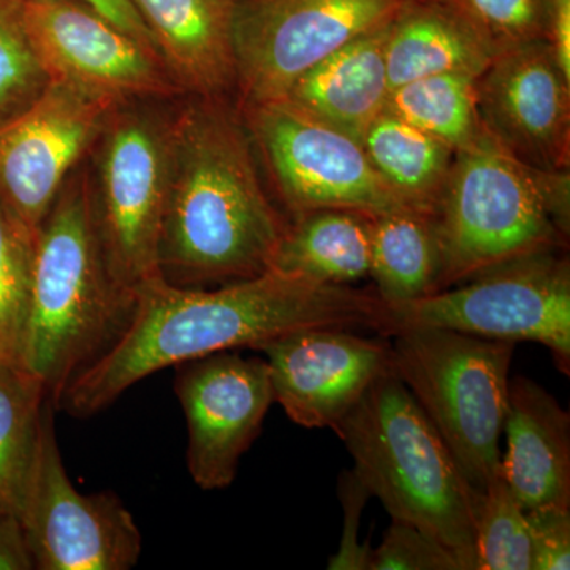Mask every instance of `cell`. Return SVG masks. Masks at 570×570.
Instances as JSON below:
<instances>
[{
	"mask_svg": "<svg viewBox=\"0 0 570 570\" xmlns=\"http://www.w3.org/2000/svg\"><path fill=\"white\" fill-rule=\"evenodd\" d=\"M376 292L314 283L268 269L217 288L181 287L154 276L137 288L129 324L62 393L58 409L91 417L164 367L234 348H254L306 328H370L381 335Z\"/></svg>",
	"mask_w": 570,
	"mask_h": 570,
	"instance_id": "cell-1",
	"label": "cell"
},
{
	"mask_svg": "<svg viewBox=\"0 0 570 570\" xmlns=\"http://www.w3.org/2000/svg\"><path fill=\"white\" fill-rule=\"evenodd\" d=\"M236 97L184 96L171 129L159 269L181 287L264 275L287 224L269 202Z\"/></svg>",
	"mask_w": 570,
	"mask_h": 570,
	"instance_id": "cell-2",
	"label": "cell"
},
{
	"mask_svg": "<svg viewBox=\"0 0 570 570\" xmlns=\"http://www.w3.org/2000/svg\"><path fill=\"white\" fill-rule=\"evenodd\" d=\"M132 309V296L124 294L105 265L81 163L33 239L31 303L20 358L55 407L70 382L121 336Z\"/></svg>",
	"mask_w": 570,
	"mask_h": 570,
	"instance_id": "cell-3",
	"label": "cell"
},
{
	"mask_svg": "<svg viewBox=\"0 0 570 570\" xmlns=\"http://www.w3.org/2000/svg\"><path fill=\"white\" fill-rule=\"evenodd\" d=\"M335 433L356 478L404 521L441 543L461 570H475V519L482 493L453 459L395 371L379 379Z\"/></svg>",
	"mask_w": 570,
	"mask_h": 570,
	"instance_id": "cell-4",
	"label": "cell"
},
{
	"mask_svg": "<svg viewBox=\"0 0 570 570\" xmlns=\"http://www.w3.org/2000/svg\"><path fill=\"white\" fill-rule=\"evenodd\" d=\"M433 219L444 291L502 262L564 246L569 170L521 163L485 132L455 151Z\"/></svg>",
	"mask_w": 570,
	"mask_h": 570,
	"instance_id": "cell-5",
	"label": "cell"
},
{
	"mask_svg": "<svg viewBox=\"0 0 570 570\" xmlns=\"http://www.w3.org/2000/svg\"><path fill=\"white\" fill-rule=\"evenodd\" d=\"M178 100L116 105L82 160L105 265L132 298L141 284L160 275L159 242Z\"/></svg>",
	"mask_w": 570,
	"mask_h": 570,
	"instance_id": "cell-6",
	"label": "cell"
},
{
	"mask_svg": "<svg viewBox=\"0 0 570 570\" xmlns=\"http://www.w3.org/2000/svg\"><path fill=\"white\" fill-rule=\"evenodd\" d=\"M393 371L468 482L482 493L499 472L515 343L415 326L390 335Z\"/></svg>",
	"mask_w": 570,
	"mask_h": 570,
	"instance_id": "cell-7",
	"label": "cell"
},
{
	"mask_svg": "<svg viewBox=\"0 0 570 570\" xmlns=\"http://www.w3.org/2000/svg\"><path fill=\"white\" fill-rule=\"evenodd\" d=\"M468 284L384 303L381 336L415 326L455 330L508 343L542 344L570 374V264L558 249L521 255L483 269Z\"/></svg>",
	"mask_w": 570,
	"mask_h": 570,
	"instance_id": "cell-8",
	"label": "cell"
},
{
	"mask_svg": "<svg viewBox=\"0 0 570 570\" xmlns=\"http://www.w3.org/2000/svg\"><path fill=\"white\" fill-rule=\"evenodd\" d=\"M403 0H236V100H281L348 41L389 24Z\"/></svg>",
	"mask_w": 570,
	"mask_h": 570,
	"instance_id": "cell-9",
	"label": "cell"
},
{
	"mask_svg": "<svg viewBox=\"0 0 570 570\" xmlns=\"http://www.w3.org/2000/svg\"><path fill=\"white\" fill-rule=\"evenodd\" d=\"M242 111L255 151L295 216L348 209L376 217L407 209L374 170L362 141L351 135L284 100L245 105Z\"/></svg>",
	"mask_w": 570,
	"mask_h": 570,
	"instance_id": "cell-10",
	"label": "cell"
},
{
	"mask_svg": "<svg viewBox=\"0 0 570 570\" xmlns=\"http://www.w3.org/2000/svg\"><path fill=\"white\" fill-rule=\"evenodd\" d=\"M21 521L36 569L129 570L141 557V532L121 499L111 491L82 494L70 482L50 400Z\"/></svg>",
	"mask_w": 570,
	"mask_h": 570,
	"instance_id": "cell-11",
	"label": "cell"
},
{
	"mask_svg": "<svg viewBox=\"0 0 570 570\" xmlns=\"http://www.w3.org/2000/svg\"><path fill=\"white\" fill-rule=\"evenodd\" d=\"M26 18L50 80L111 105L187 96L156 48L85 0H28Z\"/></svg>",
	"mask_w": 570,
	"mask_h": 570,
	"instance_id": "cell-12",
	"label": "cell"
},
{
	"mask_svg": "<svg viewBox=\"0 0 570 570\" xmlns=\"http://www.w3.org/2000/svg\"><path fill=\"white\" fill-rule=\"evenodd\" d=\"M115 107L50 80L24 110L0 121V206L33 238Z\"/></svg>",
	"mask_w": 570,
	"mask_h": 570,
	"instance_id": "cell-13",
	"label": "cell"
},
{
	"mask_svg": "<svg viewBox=\"0 0 570 570\" xmlns=\"http://www.w3.org/2000/svg\"><path fill=\"white\" fill-rule=\"evenodd\" d=\"M175 367V392L189 430L190 478L202 490L227 489L275 403L268 365L228 351Z\"/></svg>",
	"mask_w": 570,
	"mask_h": 570,
	"instance_id": "cell-14",
	"label": "cell"
},
{
	"mask_svg": "<svg viewBox=\"0 0 570 570\" xmlns=\"http://www.w3.org/2000/svg\"><path fill=\"white\" fill-rule=\"evenodd\" d=\"M485 132L521 163L570 167V80L546 39L499 52L475 80Z\"/></svg>",
	"mask_w": 570,
	"mask_h": 570,
	"instance_id": "cell-15",
	"label": "cell"
},
{
	"mask_svg": "<svg viewBox=\"0 0 570 570\" xmlns=\"http://www.w3.org/2000/svg\"><path fill=\"white\" fill-rule=\"evenodd\" d=\"M275 403L307 430H335L379 379L393 371L392 347L347 328H306L257 348Z\"/></svg>",
	"mask_w": 570,
	"mask_h": 570,
	"instance_id": "cell-16",
	"label": "cell"
},
{
	"mask_svg": "<svg viewBox=\"0 0 570 570\" xmlns=\"http://www.w3.org/2000/svg\"><path fill=\"white\" fill-rule=\"evenodd\" d=\"M499 472L524 510L570 509V417L527 377L510 379Z\"/></svg>",
	"mask_w": 570,
	"mask_h": 570,
	"instance_id": "cell-17",
	"label": "cell"
},
{
	"mask_svg": "<svg viewBox=\"0 0 570 570\" xmlns=\"http://www.w3.org/2000/svg\"><path fill=\"white\" fill-rule=\"evenodd\" d=\"M187 96L236 97V0H129Z\"/></svg>",
	"mask_w": 570,
	"mask_h": 570,
	"instance_id": "cell-18",
	"label": "cell"
},
{
	"mask_svg": "<svg viewBox=\"0 0 570 570\" xmlns=\"http://www.w3.org/2000/svg\"><path fill=\"white\" fill-rule=\"evenodd\" d=\"M389 24L348 41L298 78L281 100L362 141L392 92L385 66Z\"/></svg>",
	"mask_w": 570,
	"mask_h": 570,
	"instance_id": "cell-19",
	"label": "cell"
},
{
	"mask_svg": "<svg viewBox=\"0 0 570 570\" xmlns=\"http://www.w3.org/2000/svg\"><path fill=\"white\" fill-rule=\"evenodd\" d=\"M493 58L482 37L438 0H403L390 21L385 66L392 89L433 75L479 78Z\"/></svg>",
	"mask_w": 570,
	"mask_h": 570,
	"instance_id": "cell-20",
	"label": "cell"
},
{
	"mask_svg": "<svg viewBox=\"0 0 570 570\" xmlns=\"http://www.w3.org/2000/svg\"><path fill=\"white\" fill-rule=\"evenodd\" d=\"M373 217L314 209L285 227L272 268L314 283L348 285L370 276Z\"/></svg>",
	"mask_w": 570,
	"mask_h": 570,
	"instance_id": "cell-21",
	"label": "cell"
},
{
	"mask_svg": "<svg viewBox=\"0 0 570 570\" xmlns=\"http://www.w3.org/2000/svg\"><path fill=\"white\" fill-rule=\"evenodd\" d=\"M363 148L404 208L436 214L455 149L385 108L367 127Z\"/></svg>",
	"mask_w": 570,
	"mask_h": 570,
	"instance_id": "cell-22",
	"label": "cell"
},
{
	"mask_svg": "<svg viewBox=\"0 0 570 570\" xmlns=\"http://www.w3.org/2000/svg\"><path fill=\"white\" fill-rule=\"evenodd\" d=\"M441 249L434 219L412 209L373 217L370 276L384 303L441 291Z\"/></svg>",
	"mask_w": 570,
	"mask_h": 570,
	"instance_id": "cell-23",
	"label": "cell"
},
{
	"mask_svg": "<svg viewBox=\"0 0 570 570\" xmlns=\"http://www.w3.org/2000/svg\"><path fill=\"white\" fill-rule=\"evenodd\" d=\"M50 400L20 362H0V508L21 517Z\"/></svg>",
	"mask_w": 570,
	"mask_h": 570,
	"instance_id": "cell-24",
	"label": "cell"
},
{
	"mask_svg": "<svg viewBox=\"0 0 570 570\" xmlns=\"http://www.w3.org/2000/svg\"><path fill=\"white\" fill-rule=\"evenodd\" d=\"M475 80L469 75L444 73L404 82L390 92L387 110L459 151L485 134Z\"/></svg>",
	"mask_w": 570,
	"mask_h": 570,
	"instance_id": "cell-25",
	"label": "cell"
},
{
	"mask_svg": "<svg viewBox=\"0 0 570 570\" xmlns=\"http://www.w3.org/2000/svg\"><path fill=\"white\" fill-rule=\"evenodd\" d=\"M475 570H532L527 510L498 472L480 497Z\"/></svg>",
	"mask_w": 570,
	"mask_h": 570,
	"instance_id": "cell-26",
	"label": "cell"
},
{
	"mask_svg": "<svg viewBox=\"0 0 570 570\" xmlns=\"http://www.w3.org/2000/svg\"><path fill=\"white\" fill-rule=\"evenodd\" d=\"M33 236L0 206V362H20L31 303Z\"/></svg>",
	"mask_w": 570,
	"mask_h": 570,
	"instance_id": "cell-27",
	"label": "cell"
},
{
	"mask_svg": "<svg viewBox=\"0 0 570 570\" xmlns=\"http://www.w3.org/2000/svg\"><path fill=\"white\" fill-rule=\"evenodd\" d=\"M28 0H0V121L24 110L50 82L26 18Z\"/></svg>",
	"mask_w": 570,
	"mask_h": 570,
	"instance_id": "cell-28",
	"label": "cell"
},
{
	"mask_svg": "<svg viewBox=\"0 0 570 570\" xmlns=\"http://www.w3.org/2000/svg\"><path fill=\"white\" fill-rule=\"evenodd\" d=\"M499 52L547 40V0H438Z\"/></svg>",
	"mask_w": 570,
	"mask_h": 570,
	"instance_id": "cell-29",
	"label": "cell"
},
{
	"mask_svg": "<svg viewBox=\"0 0 570 570\" xmlns=\"http://www.w3.org/2000/svg\"><path fill=\"white\" fill-rule=\"evenodd\" d=\"M367 570H461L448 549L404 521L392 520L381 546L371 549Z\"/></svg>",
	"mask_w": 570,
	"mask_h": 570,
	"instance_id": "cell-30",
	"label": "cell"
},
{
	"mask_svg": "<svg viewBox=\"0 0 570 570\" xmlns=\"http://www.w3.org/2000/svg\"><path fill=\"white\" fill-rule=\"evenodd\" d=\"M370 491L365 489L354 471L344 472L340 479V499L344 510V530L336 553L330 558V570H367L370 543L360 542L362 512Z\"/></svg>",
	"mask_w": 570,
	"mask_h": 570,
	"instance_id": "cell-31",
	"label": "cell"
},
{
	"mask_svg": "<svg viewBox=\"0 0 570 570\" xmlns=\"http://www.w3.org/2000/svg\"><path fill=\"white\" fill-rule=\"evenodd\" d=\"M532 570L570 568V509L527 510Z\"/></svg>",
	"mask_w": 570,
	"mask_h": 570,
	"instance_id": "cell-32",
	"label": "cell"
},
{
	"mask_svg": "<svg viewBox=\"0 0 570 570\" xmlns=\"http://www.w3.org/2000/svg\"><path fill=\"white\" fill-rule=\"evenodd\" d=\"M36 569L21 517L0 508V570Z\"/></svg>",
	"mask_w": 570,
	"mask_h": 570,
	"instance_id": "cell-33",
	"label": "cell"
},
{
	"mask_svg": "<svg viewBox=\"0 0 570 570\" xmlns=\"http://www.w3.org/2000/svg\"><path fill=\"white\" fill-rule=\"evenodd\" d=\"M547 41L570 80V0H547Z\"/></svg>",
	"mask_w": 570,
	"mask_h": 570,
	"instance_id": "cell-34",
	"label": "cell"
},
{
	"mask_svg": "<svg viewBox=\"0 0 570 570\" xmlns=\"http://www.w3.org/2000/svg\"><path fill=\"white\" fill-rule=\"evenodd\" d=\"M85 2L91 3L92 7H96L100 13H104L108 20L115 22L124 31L132 33L137 39L146 41V43L154 47L148 29L142 24L140 17H138L129 0H85Z\"/></svg>",
	"mask_w": 570,
	"mask_h": 570,
	"instance_id": "cell-35",
	"label": "cell"
}]
</instances>
